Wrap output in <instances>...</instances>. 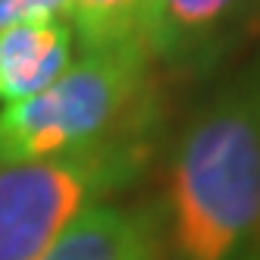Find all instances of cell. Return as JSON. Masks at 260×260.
<instances>
[{"label":"cell","mask_w":260,"mask_h":260,"mask_svg":"<svg viewBox=\"0 0 260 260\" xmlns=\"http://www.w3.org/2000/svg\"><path fill=\"white\" fill-rule=\"evenodd\" d=\"M66 16H38L0 28V107L19 104L57 82L76 60Z\"/></svg>","instance_id":"cell-6"},{"label":"cell","mask_w":260,"mask_h":260,"mask_svg":"<svg viewBox=\"0 0 260 260\" xmlns=\"http://www.w3.org/2000/svg\"><path fill=\"white\" fill-rule=\"evenodd\" d=\"M154 147L157 135L69 157L0 160V260H38L88 207L132 188Z\"/></svg>","instance_id":"cell-3"},{"label":"cell","mask_w":260,"mask_h":260,"mask_svg":"<svg viewBox=\"0 0 260 260\" xmlns=\"http://www.w3.org/2000/svg\"><path fill=\"white\" fill-rule=\"evenodd\" d=\"M69 0H0V28L38 19V16H66Z\"/></svg>","instance_id":"cell-8"},{"label":"cell","mask_w":260,"mask_h":260,"mask_svg":"<svg viewBox=\"0 0 260 260\" xmlns=\"http://www.w3.org/2000/svg\"><path fill=\"white\" fill-rule=\"evenodd\" d=\"M157 0H69L66 19L79 50L147 47Z\"/></svg>","instance_id":"cell-7"},{"label":"cell","mask_w":260,"mask_h":260,"mask_svg":"<svg viewBox=\"0 0 260 260\" xmlns=\"http://www.w3.org/2000/svg\"><path fill=\"white\" fill-rule=\"evenodd\" d=\"M260 22V0H157L147 53L160 72L204 76Z\"/></svg>","instance_id":"cell-4"},{"label":"cell","mask_w":260,"mask_h":260,"mask_svg":"<svg viewBox=\"0 0 260 260\" xmlns=\"http://www.w3.org/2000/svg\"><path fill=\"white\" fill-rule=\"evenodd\" d=\"M154 213V260H260V63L185 119Z\"/></svg>","instance_id":"cell-1"},{"label":"cell","mask_w":260,"mask_h":260,"mask_svg":"<svg viewBox=\"0 0 260 260\" xmlns=\"http://www.w3.org/2000/svg\"><path fill=\"white\" fill-rule=\"evenodd\" d=\"M160 69L147 47L79 50L57 82L0 107V160H47L160 132Z\"/></svg>","instance_id":"cell-2"},{"label":"cell","mask_w":260,"mask_h":260,"mask_svg":"<svg viewBox=\"0 0 260 260\" xmlns=\"http://www.w3.org/2000/svg\"><path fill=\"white\" fill-rule=\"evenodd\" d=\"M154 204H122L113 198L72 219L38 260H154Z\"/></svg>","instance_id":"cell-5"}]
</instances>
